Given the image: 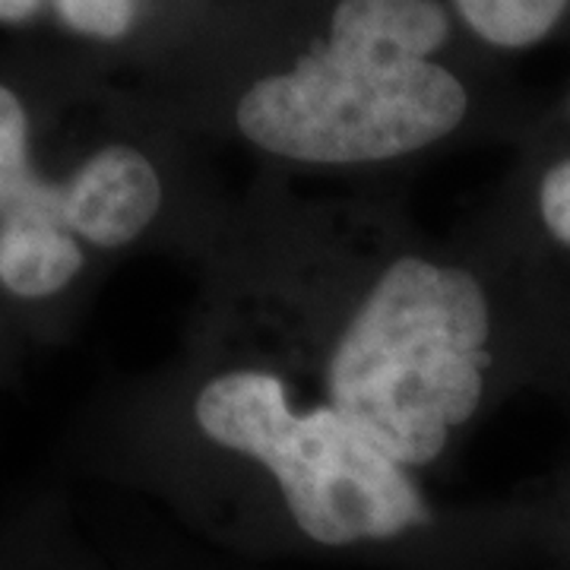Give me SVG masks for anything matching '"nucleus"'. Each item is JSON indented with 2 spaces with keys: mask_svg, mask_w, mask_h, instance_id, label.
Returning <instances> with one entry per match:
<instances>
[{
  "mask_svg": "<svg viewBox=\"0 0 570 570\" xmlns=\"http://www.w3.org/2000/svg\"><path fill=\"white\" fill-rule=\"evenodd\" d=\"M45 0H0V22H29L36 20Z\"/></svg>",
  "mask_w": 570,
  "mask_h": 570,
  "instance_id": "12",
  "label": "nucleus"
},
{
  "mask_svg": "<svg viewBox=\"0 0 570 570\" xmlns=\"http://www.w3.org/2000/svg\"><path fill=\"white\" fill-rule=\"evenodd\" d=\"M501 498L523 570H570V460Z\"/></svg>",
  "mask_w": 570,
  "mask_h": 570,
  "instance_id": "8",
  "label": "nucleus"
},
{
  "mask_svg": "<svg viewBox=\"0 0 570 570\" xmlns=\"http://www.w3.org/2000/svg\"><path fill=\"white\" fill-rule=\"evenodd\" d=\"M102 261L61 223L41 216L0 219V302L17 317H63L96 279Z\"/></svg>",
  "mask_w": 570,
  "mask_h": 570,
  "instance_id": "5",
  "label": "nucleus"
},
{
  "mask_svg": "<svg viewBox=\"0 0 570 570\" xmlns=\"http://www.w3.org/2000/svg\"><path fill=\"white\" fill-rule=\"evenodd\" d=\"M7 216L61 223V190L36 168V124L26 96L0 80V219Z\"/></svg>",
  "mask_w": 570,
  "mask_h": 570,
  "instance_id": "9",
  "label": "nucleus"
},
{
  "mask_svg": "<svg viewBox=\"0 0 570 570\" xmlns=\"http://www.w3.org/2000/svg\"><path fill=\"white\" fill-rule=\"evenodd\" d=\"M568 279H570V276H568Z\"/></svg>",
  "mask_w": 570,
  "mask_h": 570,
  "instance_id": "13",
  "label": "nucleus"
},
{
  "mask_svg": "<svg viewBox=\"0 0 570 570\" xmlns=\"http://www.w3.org/2000/svg\"><path fill=\"white\" fill-rule=\"evenodd\" d=\"M127 558H134L146 570H273L216 554L178 530L146 532V539H140V546Z\"/></svg>",
  "mask_w": 570,
  "mask_h": 570,
  "instance_id": "10",
  "label": "nucleus"
},
{
  "mask_svg": "<svg viewBox=\"0 0 570 570\" xmlns=\"http://www.w3.org/2000/svg\"><path fill=\"white\" fill-rule=\"evenodd\" d=\"M156 108L295 184L393 190L438 156L530 134L542 105L448 0H235L168 55Z\"/></svg>",
  "mask_w": 570,
  "mask_h": 570,
  "instance_id": "3",
  "label": "nucleus"
},
{
  "mask_svg": "<svg viewBox=\"0 0 570 570\" xmlns=\"http://www.w3.org/2000/svg\"><path fill=\"white\" fill-rule=\"evenodd\" d=\"M58 20L92 41H121L140 22V0H51Z\"/></svg>",
  "mask_w": 570,
  "mask_h": 570,
  "instance_id": "11",
  "label": "nucleus"
},
{
  "mask_svg": "<svg viewBox=\"0 0 570 570\" xmlns=\"http://www.w3.org/2000/svg\"><path fill=\"white\" fill-rule=\"evenodd\" d=\"M194 269L197 305L422 479L517 400L570 412V279L479 209L434 235L396 190L326 194L257 171Z\"/></svg>",
  "mask_w": 570,
  "mask_h": 570,
  "instance_id": "1",
  "label": "nucleus"
},
{
  "mask_svg": "<svg viewBox=\"0 0 570 570\" xmlns=\"http://www.w3.org/2000/svg\"><path fill=\"white\" fill-rule=\"evenodd\" d=\"M485 55L504 61L570 39V0H448Z\"/></svg>",
  "mask_w": 570,
  "mask_h": 570,
  "instance_id": "7",
  "label": "nucleus"
},
{
  "mask_svg": "<svg viewBox=\"0 0 570 570\" xmlns=\"http://www.w3.org/2000/svg\"><path fill=\"white\" fill-rule=\"evenodd\" d=\"M99 469L204 549L279 570H523L504 498L450 504L245 326L190 305L181 346L105 409Z\"/></svg>",
  "mask_w": 570,
  "mask_h": 570,
  "instance_id": "2",
  "label": "nucleus"
},
{
  "mask_svg": "<svg viewBox=\"0 0 570 570\" xmlns=\"http://www.w3.org/2000/svg\"><path fill=\"white\" fill-rule=\"evenodd\" d=\"M0 570H146L99 551L61 501H36L0 523Z\"/></svg>",
  "mask_w": 570,
  "mask_h": 570,
  "instance_id": "6",
  "label": "nucleus"
},
{
  "mask_svg": "<svg viewBox=\"0 0 570 570\" xmlns=\"http://www.w3.org/2000/svg\"><path fill=\"white\" fill-rule=\"evenodd\" d=\"M491 223L542 250L570 276V86L542 105L530 134L517 146L508 178L479 206Z\"/></svg>",
  "mask_w": 570,
  "mask_h": 570,
  "instance_id": "4",
  "label": "nucleus"
}]
</instances>
